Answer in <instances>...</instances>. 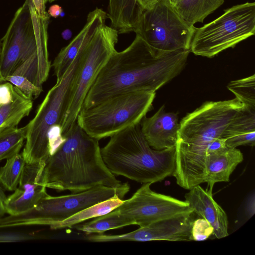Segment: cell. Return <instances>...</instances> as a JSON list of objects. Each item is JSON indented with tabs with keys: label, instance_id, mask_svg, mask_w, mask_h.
<instances>
[{
	"label": "cell",
	"instance_id": "29",
	"mask_svg": "<svg viewBox=\"0 0 255 255\" xmlns=\"http://www.w3.org/2000/svg\"><path fill=\"white\" fill-rule=\"evenodd\" d=\"M213 234V228L203 218L194 220L191 228L192 241H203L208 239Z\"/></svg>",
	"mask_w": 255,
	"mask_h": 255
},
{
	"label": "cell",
	"instance_id": "35",
	"mask_svg": "<svg viewBox=\"0 0 255 255\" xmlns=\"http://www.w3.org/2000/svg\"><path fill=\"white\" fill-rule=\"evenodd\" d=\"M6 198L7 197L0 185V218L3 217L4 215L6 213L5 208Z\"/></svg>",
	"mask_w": 255,
	"mask_h": 255
},
{
	"label": "cell",
	"instance_id": "10",
	"mask_svg": "<svg viewBox=\"0 0 255 255\" xmlns=\"http://www.w3.org/2000/svg\"><path fill=\"white\" fill-rule=\"evenodd\" d=\"M195 27L189 25L166 0L141 13L134 32L157 55L190 49Z\"/></svg>",
	"mask_w": 255,
	"mask_h": 255
},
{
	"label": "cell",
	"instance_id": "40",
	"mask_svg": "<svg viewBox=\"0 0 255 255\" xmlns=\"http://www.w3.org/2000/svg\"><path fill=\"white\" fill-rule=\"evenodd\" d=\"M0 50H1V42L0 41Z\"/></svg>",
	"mask_w": 255,
	"mask_h": 255
},
{
	"label": "cell",
	"instance_id": "31",
	"mask_svg": "<svg viewBox=\"0 0 255 255\" xmlns=\"http://www.w3.org/2000/svg\"><path fill=\"white\" fill-rule=\"evenodd\" d=\"M225 141V138L222 137L215 139L208 146L207 153L218 151L225 148L227 146Z\"/></svg>",
	"mask_w": 255,
	"mask_h": 255
},
{
	"label": "cell",
	"instance_id": "8",
	"mask_svg": "<svg viewBox=\"0 0 255 255\" xmlns=\"http://www.w3.org/2000/svg\"><path fill=\"white\" fill-rule=\"evenodd\" d=\"M49 19V15L41 17L37 14L31 0H25L18 8L1 39L0 79L12 75L48 41Z\"/></svg>",
	"mask_w": 255,
	"mask_h": 255
},
{
	"label": "cell",
	"instance_id": "39",
	"mask_svg": "<svg viewBox=\"0 0 255 255\" xmlns=\"http://www.w3.org/2000/svg\"><path fill=\"white\" fill-rule=\"evenodd\" d=\"M55 0H47V1H48L50 2H53V1H55Z\"/></svg>",
	"mask_w": 255,
	"mask_h": 255
},
{
	"label": "cell",
	"instance_id": "20",
	"mask_svg": "<svg viewBox=\"0 0 255 255\" xmlns=\"http://www.w3.org/2000/svg\"><path fill=\"white\" fill-rule=\"evenodd\" d=\"M107 16L119 34L134 32L142 11L136 0H109Z\"/></svg>",
	"mask_w": 255,
	"mask_h": 255
},
{
	"label": "cell",
	"instance_id": "26",
	"mask_svg": "<svg viewBox=\"0 0 255 255\" xmlns=\"http://www.w3.org/2000/svg\"><path fill=\"white\" fill-rule=\"evenodd\" d=\"M255 133V109L245 107L234 118L223 133L226 138Z\"/></svg>",
	"mask_w": 255,
	"mask_h": 255
},
{
	"label": "cell",
	"instance_id": "15",
	"mask_svg": "<svg viewBox=\"0 0 255 255\" xmlns=\"http://www.w3.org/2000/svg\"><path fill=\"white\" fill-rule=\"evenodd\" d=\"M107 13L96 8L89 13L82 30L69 43L62 48L52 64L56 81L60 80L78 55L88 44L97 31L106 24Z\"/></svg>",
	"mask_w": 255,
	"mask_h": 255
},
{
	"label": "cell",
	"instance_id": "12",
	"mask_svg": "<svg viewBox=\"0 0 255 255\" xmlns=\"http://www.w3.org/2000/svg\"><path fill=\"white\" fill-rule=\"evenodd\" d=\"M151 183H144L117 208L140 227L179 214L193 212L189 204L171 196L155 192Z\"/></svg>",
	"mask_w": 255,
	"mask_h": 255
},
{
	"label": "cell",
	"instance_id": "27",
	"mask_svg": "<svg viewBox=\"0 0 255 255\" xmlns=\"http://www.w3.org/2000/svg\"><path fill=\"white\" fill-rule=\"evenodd\" d=\"M227 88L245 107L255 109V74L231 81L228 83Z\"/></svg>",
	"mask_w": 255,
	"mask_h": 255
},
{
	"label": "cell",
	"instance_id": "37",
	"mask_svg": "<svg viewBox=\"0 0 255 255\" xmlns=\"http://www.w3.org/2000/svg\"><path fill=\"white\" fill-rule=\"evenodd\" d=\"M61 35L63 39L68 40L72 36V32L69 29H66L62 32Z\"/></svg>",
	"mask_w": 255,
	"mask_h": 255
},
{
	"label": "cell",
	"instance_id": "1",
	"mask_svg": "<svg viewBox=\"0 0 255 255\" xmlns=\"http://www.w3.org/2000/svg\"><path fill=\"white\" fill-rule=\"evenodd\" d=\"M190 49L157 55L138 35L125 50H115L90 89L82 108L112 96L134 92H156L178 76L187 63Z\"/></svg>",
	"mask_w": 255,
	"mask_h": 255
},
{
	"label": "cell",
	"instance_id": "6",
	"mask_svg": "<svg viewBox=\"0 0 255 255\" xmlns=\"http://www.w3.org/2000/svg\"><path fill=\"white\" fill-rule=\"evenodd\" d=\"M155 92H134L117 95L82 108L76 122L90 136L99 140L140 124L151 110Z\"/></svg>",
	"mask_w": 255,
	"mask_h": 255
},
{
	"label": "cell",
	"instance_id": "11",
	"mask_svg": "<svg viewBox=\"0 0 255 255\" xmlns=\"http://www.w3.org/2000/svg\"><path fill=\"white\" fill-rule=\"evenodd\" d=\"M118 34L116 29L105 24L97 31L83 50L80 66L62 125L63 135L76 122L90 89L101 69L116 50Z\"/></svg>",
	"mask_w": 255,
	"mask_h": 255
},
{
	"label": "cell",
	"instance_id": "38",
	"mask_svg": "<svg viewBox=\"0 0 255 255\" xmlns=\"http://www.w3.org/2000/svg\"><path fill=\"white\" fill-rule=\"evenodd\" d=\"M166 1L173 7H175L180 0H166Z\"/></svg>",
	"mask_w": 255,
	"mask_h": 255
},
{
	"label": "cell",
	"instance_id": "41",
	"mask_svg": "<svg viewBox=\"0 0 255 255\" xmlns=\"http://www.w3.org/2000/svg\"><path fill=\"white\" fill-rule=\"evenodd\" d=\"M46 1H47V0H45Z\"/></svg>",
	"mask_w": 255,
	"mask_h": 255
},
{
	"label": "cell",
	"instance_id": "24",
	"mask_svg": "<svg viewBox=\"0 0 255 255\" xmlns=\"http://www.w3.org/2000/svg\"><path fill=\"white\" fill-rule=\"evenodd\" d=\"M26 126L7 128L0 132V161L19 153L26 138Z\"/></svg>",
	"mask_w": 255,
	"mask_h": 255
},
{
	"label": "cell",
	"instance_id": "14",
	"mask_svg": "<svg viewBox=\"0 0 255 255\" xmlns=\"http://www.w3.org/2000/svg\"><path fill=\"white\" fill-rule=\"evenodd\" d=\"M45 164V161L26 163L17 187L6 198L5 208L9 215L30 210L47 194L41 181Z\"/></svg>",
	"mask_w": 255,
	"mask_h": 255
},
{
	"label": "cell",
	"instance_id": "2",
	"mask_svg": "<svg viewBox=\"0 0 255 255\" xmlns=\"http://www.w3.org/2000/svg\"><path fill=\"white\" fill-rule=\"evenodd\" d=\"M244 107L236 98L208 101L181 120L176 144V167L173 175L179 186L189 190L205 182L208 146L215 139L222 136Z\"/></svg>",
	"mask_w": 255,
	"mask_h": 255
},
{
	"label": "cell",
	"instance_id": "33",
	"mask_svg": "<svg viewBox=\"0 0 255 255\" xmlns=\"http://www.w3.org/2000/svg\"><path fill=\"white\" fill-rule=\"evenodd\" d=\"M141 10H149L163 0H136Z\"/></svg>",
	"mask_w": 255,
	"mask_h": 255
},
{
	"label": "cell",
	"instance_id": "23",
	"mask_svg": "<svg viewBox=\"0 0 255 255\" xmlns=\"http://www.w3.org/2000/svg\"><path fill=\"white\" fill-rule=\"evenodd\" d=\"M132 225L134 224L131 220L121 214L116 208L108 213L94 218L90 222L74 227H76L77 230L87 235H91L95 233L102 234L110 230Z\"/></svg>",
	"mask_w": 255,
	"mask_h": 255
},
{
	"label": "cell",
	"instance_id": "7",
	"mask_svg": "<svg viewBox=\"0 0 255 255\" xmlns=\"http://www.w3.org/2000/svg\"><path fill=\"white\" fill-rule=\"evenodd\" d=\"M129 188L128 184L124 183L118 187L101 185L66 195L52 196L47 194L30 210L0 218V229L33 225L50 227L87 207L114 196L123 199Z\"/></svg>",
	"mask_w": 255,
	"mask_h": 255
},
{
	"label": "cell",
	"instance_id": "30",
	"mask_svg": "<svg viewBox=\"0 0 255 255\" xmlns=\"http://www.w3.org/2000/svg\"><path fill=\"white\" fill-rule=\"evenodd\" d=\"M32 238V236L30 235L13 234L12 233L0 234V242H16Z\"/></svg>",
	"mask_w": 255,
	"mask_h": 255
},
{
	"label": "cell",
	"instance_id": "21",
	"mask_svg": "<svg viewBox=\"0 0 255 255\" xmlns=\"http://www.w3.org/2000/svg\"><path fill=\"white\" fill-rule=\"evenodd\" d=\"M224 2V0H180L174 8L184 20L194 26L202 22Z\"/></svg>",
	"mask_w": 255,
	"mask_h": 255
},
{
	"label": "cell",
	"instance_id": "36",
	"mask_svg": "<svg viewBox=\"0 0 255 255\" xmlns=\"http://www.w3.org/2000/svg\"><path fill=\"white\" fill-rule=\"evenodd\" d=\"M62 12V7L60 5L53 4L49 7L47 12L50 16L57 18L61 14Z\"/></svg>",
	"mask_w": 255,
	"mask_h": 255
},
{
	"label": "cell",
	"instance_id": "3",
	"mask_svg": "<svg viewBox=\"0 0 255 255\" xmlns=\"http://www.w3.org/2000/svg\"><path fill=\"white\" fill-rule=\"evenodd\" d=\"M63 135L65 141L45 161L41 181L46 188L75 193L98 186L116 188L123 184L105 164L99 140L77 122Z\"/></svg>",
	"mask_w": 255,
	"mask_h": 255
},
{
	"label": "cell",
	"instance_id": "32",
	"mask_svg": "<svg viewBox=\"0 0 255 255\" xmlns=\"http://www.w3.org/2000/svg\"><path fill=\"white\" fill-rule=\"evenodd\" d=\"M32 4L37 13L41 17H45L48 14L46 11L45 0H31Z\"/></svg>",
	"mask_w": 255,
	"mask_h": 255
},
{
	"label": "cell",
	"instance_id": "34",
	"mask_svg": "<svg viewBox=\"0 0 255 255\" xmlns=\"http://www.w3.org/2000/svg\"><path fill=\"white\" fill-rule=\"evenodd\" d=\"M246 213L247 216L251 217L255 213V195H251L248 199L246 205Z\"/></svg>",
	"mask_w": 255,
	"mask_h": 255
},
{
	"label": "cell",
	"instance_id": "4",
	"mask_svg": "<svg viewBox=\"0 0 255 255\" xmlns=\"http://www.w3.org/2000/svg\"><path fill=\"white\" fill-rule=\"evenodd\" d=\"M101 153L114 175L143 184L160 182L173 176L175 170L176 145L153 149L145 138L140 123L111 136Z\"/></svg>",
	"mask_w": 255,
	"mask_h": 255
},
{
	"label": "cell",
	"instance_id": "22",
	"mask_svg": "<svg viewBox=\"0 0 255 255\" xmlns=\"http://www.w3.org/2000/svg\"><path fill=\"white\" fill-rule=\"evenodd\" d=\"M124 200L116 196L87 207L65 220L50 226L52 230L71 228L87 220L104 215L120 206Z\"/></svg>",
	"mask_w": 255,
	"mask_h": 255
},
{
	"label": "cell",
	"instance_id": "9",
	"mask_svg": "<svg viewBox=\"0 0 255 255\" xmlns=\"http://www.w3.org/2000/svg\"><path fill=\"white\" fill-rule=\"evenodd\" d=\"M255 33V3L234 5L213 21L195 28L190 50L193 54L212 58L235 47Z\"/></svg>",
	"mask_w": 255,
	"mask_h": 255
},
{
	"label": "cell",
	"instance_id": "5",
	"mask_svg": "<svg viewBox=\"0 0 255 255\" xmlns=\"http://www.w3.org/2000/svg\"><path fill=\"white\" fill-rule=\"evenodd\" d=\"M82 51L61 79L49 90L35 116L26 125V141L21 153L26 163L45 162L51 155L48 134L54 126L62 127L80 66Z\"/></svg>",
	"mask_w": 255,
	"mask_h": 255
},
{
	"label": "cell",
	"instance_id": "18",
	"mask_svg": "<svg viewBox=\"0 0 255 255\" xmlns=\"http://www.w3.org/2000/svg\"><path fill=\"white\" fill-rule=\"evenodd\" d=\"M32 107L33 100L10 82L0 79V132L17 127Z\"/></svg>",
	"mask_w": 255,
	"mask_h": 255
},
{
	"label": "cell",
	"instance_id": "16",
	"mask_svg": "<svg viewBox=\"0 0 255 255\" xmlns=\"http://www.w3.org/2000/svg\"><path fill=\"white\" fill-rule=\"evenodd\" d=\"M141 131L149 145L163 150L176 145L179 123L177 114L167 112L162 106L151 117H144L140 123Z\"/></svg>",
	"mask_w": 255,
	"mask_h": 255
},
{
	"label": "cell",
	"instance_id": "19",
	"mask_svg": "<svg viewBox=\"0 0 255 255\" xmlns=\"http://www.w3.org/2000/svg\"><path fill=\"white\" fill-rule=\"evenodd\" d=\"M243 159L242 152L237 148L226 146L218 151L207 153L205 180L208 184L207 190L212 192L215 183L229 182L230 175Z\"/></svg>",
	"mask_w": 255,
	"mask_h": 255
},
{
	"label": "cell",
	"instance_id": "17",
	"mask_svg": "<svg viewBox=\"0 0 255 255\" xmlns=\"http://www.w3.org/2000/svg\"><path fill=\"white\" fill-rule=\"evenodd\" d=\"M185 199L194 213L211 225L213 228V235L216 238L221 239L229 235L227 215L213 199L212 192L198 185L189 189Z\"/></svg>",
	"mask_w": 255,
	"mask_h": 255
},
{
	"label": "cell",
	"instance_id": "25",
	"mask_svg": "<svg viewBox=\"0 0 255 255\" xmlns=\"http://www.w3.org/2000/svg\"><path fill=\"white\" fill-rule=\"evenodd\" d=\"M25 164L21 153L6 159L5 164L0 168V184L4 188L10 191L16 189Z\"/></svg>",
	"mask_w": 255,
	"mask_h": 255
},
{
	"label": "cell",
	"instance_id": "13",
	"mask_svg": "<svg viewBox=\"0 0 255 255\" xmlns=\"http://www.w3.org/2000/svg\"><path fill=\"white\" fill-rule=\"evenodd\" d=\"M194 221V212H191L158 220L129 233L118 235H89L85 239L94 242L191 241Z\"/></svg>",
	"mask_w": 255,
	"mask_h": 255
},
{
	"label": "cell",
	"instance_id": "28",
	"mask_svg": "<svg viewBox=\"0 0 255 255\" xmlns=\"http://www.w3.org/2000/svg\"><path fill=\"white\" fill-rule=\"evenodd\" d=\"M3 80L11 83L32 100L37 98L43 91L42 87L35 86L26 78L19 75L12 74Z\"/></svg>",
	"mask_w": 255,
	"mask_h": 255
}]
</instances>
